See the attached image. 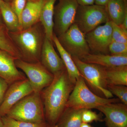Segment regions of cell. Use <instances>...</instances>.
I'll return each instance as SVG.
<instances>
[{
    "label": "cell",
    "instance_id": "cell-1",
    "mask_svg": "<svg viewBox=\"0 0 127 127\" xmlns=\"http://www.w3.org/2000/svg\"><path fill=\"white\" fill-rule=\"evenodd\" d=\"M51 83L40 92L46 121L55 125L65 109L75 83L70 79L66 69L56 73Z\"/></svg>",
    "mask_w": 127,
    "mask_h": 127
},
{
    "label": "cell",
    "instance_id": "cell-2",
    "mask_svg": "<svg viewBox=\"0 0 127 127\" xmlns=\"http://www.w3.org/2000/svg\"><path fill=\"white\" fill-rule=\"evenodd\" d=\"M9 32L20 53L21 60L31 63L40 62L46 37L44 27L40 22L26 30Z\"/></svg>",
    "mask_w": 127,
    "mask_h": 127
},
{
    "label": "cell",
    "instance_id": "cell-3",
    "mask_svg": "<svg viewBox=\"0 0 127 127\" xmlns=\"http://www.w3.org/2000/svg\"><path fill=\"white\" fill-rule=\"evenodd\" d=\"M5 116L27 122H47L40 93L33 92L23 98L11 108Z\"/></svg>",
    "mask_w": 127,
    "mask_h": 127
},
{
    "label": "cell",
    "instance_id": "cell-4",
    "mask_svg": "<svg viewBox=\"0 0 127 127\" xmlns=\"http://www.w3.org/2000/svg\"><path fill=\"white\" fill-rule=\"evenodd\" d=\"M120 101L118 98H104L98 96L89 89L81 76L77 80L71 93L66 108L77 109L96 108L102 105Z\"/></svg>",
    "mask_w": 127,
    "mask_h": 127
},
{
    "label": "cell",
    "instance_id": "cell-5",
    "mask_svg": "<svg viewBox=\"0 0 127 127\" xmlns=\"http://www.w3.org/2000/svg\"><path fill=\"white\" fill-rule=\"evenodd\" d=\"M72 57L82 76L95 92L103 95L106 98L113 97V95L107 89L105 67L84 62L77 58Z\"/></svg>",
    "mask_w": 127,
    "mask_h": 127
},
{
    "label": "cell",
    "instance_id": "cell-6",
    "mask_svg": "<svg viewBox=\"0 0 127 127\" xmlns=\"http://www.w3.org/2000/svg\"><path fill=\"white\" fill-rule=\"evenodd\" d=\"M110 21L106 6L94 4L78 6L74 24L85 35Z\"/></svg>",
    "mask_w": 127,
    "mask_h": 127
},
{
    "label": "cell",
    "instance_id": "cell-7",
    "mask_svg": "<svg viewBox=\"0 0 127 127\" xmlns=\"http://www.w3.org/2000/svg\"><path fill=\"white\" fill-rule=\"evenodd\" d=\"M15 64L27 76L34 92L40 93L52 82L54 76L40 62H28L16 59Z\"/></svg>",
    "mask_w": 127,
    "mask_h": 127
},
{
    "label": "cell",
    "instance_id": "cell-8",
    "mask_svg": "<svg viewBox=\"0 0 127 127\" xmlns=\"http://www.w3.org/2000/svg\"><path fill=\"white\" fill-rule=\"evenodd\" d=\"M57 37L62 46L72 57L81 60L91 53L85 34L74 23L64 33Z\"/></svg>",
    "mask_w": 127,
    "mask_h": 127
},
{
    "label": "cell",
    "instance_id": "cell-9",
    "mask_svg": "<svg viewBox=\"0 0 127 127\" xmlns=\"http://www.w3.org/2000/svg\"><path fill=\"white\" fill-rule=\"evenodd\" d=\"M76 0H58L55 6L53 33L59 36L74 24L78 7Z\"/></svg>",
    "mask_w": 127,
    "mask_h": 127
},
{
    "label": "cell",
    "instance_id": "cell-10",
    "mask_svg": "<svg viewBox=\"0 0 127 127\" xmlns=\"http://www.w3.org/2000/svg\"><path fill=\"white\" fill-rule=\"evenodd\" d=\"M112 22L111 21L99 26L85 35L91 51L94 53L107 54L112 41Z\"/></svg>",
    "mask_w": 127,
    "mask_h": 127
},
{
    "label": "cell",
    "instance_id": "cell-11",
    "mask_svg": "<svg viewBox=\"0 0 127 127\" xmlns=\"http://www.w3.org/2000/svg\"><path fill=\"white\" fill-rule=\"evenodd\" d=\"M33 92L27 78L10 84L0 105V116H5L15 104Z\"/></svg>",
    "mask_w": 127,
    "mask_h": 127
},
{
    "label": "cell",
    "instance_id": "cell-12",
    "mask_svg": "<svg viewBox=\"0 0 127 127\" xmlns=\"http://www.w3.org/2000/svg\"><path fill=\"white\" fill-rule=\"evenodd\" d=\"M127 106L118 102L111 103L96 109L104 114L107 127H127Z\"/></svg>",
    "mask_w": 127,
    "mask_h": 127
},
{
    "label": "cell",
    "instance_id": "cell-13",
    "mask_svg": "<svg viewBox=\"0 0 127 127\" xmlns=\"http://www.w3.org/2000/svg\"><path fill=\"white\" fill-rule=\"evenodd\" d=\"M40 62L53 75L66 68L61 58L55 51L53 42L46 37L42 49Z\"/></svg>",
    "mask_w": 127,
    "mask_h": 127
},
{
    "label": "cell",
    "instance_id": "cell-14",
    "mask_svg": "<svg viewBox=\"0 0 127 127\" xmlns=\"http://www.w3.org/2000/svg\"><path fill=\"white\" fill-rule=\"evenodd\" d=\"M16 59L7 52L0 49V77L5 80L9 85L27 78L16 66Z\"/></svg>",
    "mask_w": 127,
    "mask_h": 127
},
{
    "label": "cell",
    "instance_id": "cell-15",
    "mask_svg": "<svg viewBox=\"0 0 127 127\" xmlns=\"http://www.w3.org/2000/svg\"><path fill=\"white\" fill-rule=\"evenodd\" d=\"M81 60L84 62L96 64L106 68L127 66V55L90 53Z\"/></svg>",
    "mask_w": 127,
    "mask_h": 127
},
{
    "label": "cell",
    "instance_id": "cell-16",
    "mask_svg": "<svg viewBox=\"0 0 127 127\" xmlns=\"http://www.w3.org/2000/svg\"><path fill=\"white\" fill-rule=\"evenodd\" d=\"M43 0L28 1L21 16V30L27 29L40 22Z\"/></svg>",
    "mask_w": 127,
    "mask_h": 127
},
{
    "label": "cell",
    "instance_id": "cell-17",
    "mask_svg": "<svg viewBox=\"0 0 127 127\" xmlns=\"http://www.w3.org/2000/svg\"><path fill=\"white\" fill-rule=\"evenodd\" d=\"M57 0H43L41 9L40 21L43 25L46 37L52 41L53 35V16Z\"/></svg>",
    "mask_w": 127,
    "mask_h": 127
},
{
    "label": "cell",
    "instance_id": "cell-18",
    "mask_svg": "<svg viewBox=\"0 0 127 127\" xmlns=\"http://www.w3.org/2000/svg\"><path fill=\"white\" fill-rule=\"evenodd\" d=\"M52 41L53 44L55 45L63 62L68 76L73 82L76 83L77 80L81 75L75 65L72 57L62 46L58 39L57 37L54 33Z\"/></svg>",
    "mask_w": 127,
    "mask_h": 127
},
{
    "label": "cell",
    "instance_id": "cell-19",
    "mask_svg": "<svg viewBox=\"0 0 127 127\" xmlns=\"http://www.w3.org/2000/svg\"><path fill=\"white\" fill-rule=\"evenodd\" d=\"M105 6L110 20L121 25L127 14V0H109Z\"/></svg>",
    "mask_w": 127,
    "mask_h": 127
},
{
    "label": "cell",
    "instance_id": "cell-20",
    "mask_svg": "<svg viewBox=\"0 0 127 127\" xmlns=\"http://www.w3.org/2000/svg\"><path fill=\"white\" fill-rule=\"evenodd\" d=\"M0 10L4 24L9 32H14L21 30L19 18L12 8L10 3L1 0L0 4Z\"/></svg>",
    "mask_w": 127,
    "mask_h": 127
},
{
    "label": "cell",
    "instance_id": "cell-21",
    "mask_svg": "<svg viewBox=\"0 0 127 127\" xmlns=\"http://www.w3.org/2000/svg\"><path fill=\"white\" fill-rule=\"evenodd\" d=\"M84 109L66 108L55 127H80L82 122V114Z\"/></svg>",
    "mask_w": 127,
    "mask_h": 127
},
{
    "label": "cell",
    "instance_id": "cell-22",
    "mask_svg": "<svg viewBox=\"0 0 127 127\" xmlns=\"http://www.w3.org/2000/svg\"><path fill=\"white\" fill-rule=\"evenodd\" d=\"M105 77L107 86L108 85L127 86V66L106 68Z\"/></svg>",
    "mask_w": 127,
    "mask_h": 127
},
{
    "label": "cell",
    "instance_id": "cell-23",
    "mask_svg": "<svg viewBox=\"0 0 127 127\" xmlns=\"http://www.w3.org/2000/svg\"><path fill=\"white\" fill-rule=\"evenodd\" d=\"M0 49L7 52L17 59L21 56L10 36L9 31L5 25L0 27Z\"/></svg>",
    "mask_w": 127,
    "mask_h": 127
},
{
    "label": "cell",
    "instance_id": "cell-24",
    "mask_svg": "<svg viewBox=\"0 0 127 127\" xmlns=\"http://www.w3.org/2000/svg\"><path fill=\"white\" fill-rule=\"evenodd\" d=\"M4 127H48L47 122L35 123L15 120L6 116L1 117Z\"/></svg>",
    "mask_w": 127,
    "mask_h": 127
},
{
    "label": "cell",
    "instance_id": "cell-25",
    "mask_svg": "<svg viewBox=\"0 0 127 127\" xmlns=\"http://www.w3.org/2000/svg\"><path fill=\"white\" fill-rule=\"evenodd\" d=\"M112 41L127 43V31L112 22Z\"/></svg>",
    "mask_w": 127,
    "mask_h": 127
},
{
    "label": "cell",
    "instance_id": "cell-26",
    "mask_svg": "<svg viewBox=\"0 0 127 127\" xmlns=\"http://www.w3.org/2000/svg\"><path fill=\"white\" fill-rule=\"evenodd\" d=\"M107 89L113 95L118 97L123 104L127 105V87L122 85H108Z\"/></svg>",
    "mask_w": 127,
    "mask_h": 127
},
{
    "label": "cell",
    "instance_id": "cell-27",
    "mask_svg": "<svg viewBox=\"0 0 127 127\" xmlns=\"http://www.w3.org/2000/svg\"><path fill=\"white\" fill-rule=\"evenodd\" d=\"M108 51L111 55L118 56L127 55V43L112 41L109 44Z\"/></svg>",
    "mask_w": 127,
    "mask_h": 127
},
{
    "label": "cell",
    "instance_id": "cell-28",
    "mask_svg": "<svg viewBox=\"0 0 127 127\" xmlns=\"http://www.w3.org/2000/svg\"><path fill=\"white\" fill-rule=\"evenodd\" d=\"M82 122L89 123L95 122L102 121L101 116L96 113L91 111L90 109H85L83 112L82 116Z\"/></svg>",
    "mask_w": 127,
    "mask_h": 127
},
{
    "label": "cell",
    "instance_id": "cell-29",
    "mask_svg": "<svg viewBox=\"0 0 127 127\" xmlns=\"http://www.w3.org/2000/svg\"><path fill=\"white\" fill-rule=\"evenodd\" d=\"M28 1V0H12L10 3L12 8L18 16L21 24L22 13L26 6Z\"/></svg>",
    "mask_w": 127,
    "mask_h": 127
},
{
    "label": "cell",
    "instance_id": "cell-30",
    "mask_svg": "<svg viewBox=\"0 0 127 127\" xmlns=\"http://www.w3.org/2000/svg\"><path fill=\"white\" fill-rule=\"evenodd\" d=\"M9 84L5 80L0 77V105L2 103Z\"/></svg>",
    "mask_w": 127,
    "mask_h": 127
},
{
    "label": "cell",
    "instance_id": "cell-31",
    "mask_svg": "<svg viewBox=\"0 0 127 127\" xmlns=\"http://www.w3.org/2000/svg\"><path fill=\"white\" fill-rule=\"evenodd\" d=\"M79 5L87 6L94 4L95 0H76Z\"/></svg>",
    "mask_w": 127,
    "mask_h": 127
},
{
    "label": "cell",
    "instance_id": "cell-32",
    "mask_svg": "<svg viewBox=\"0 0 127 127\" xmlns=\"http://www.w3.org/2000/svg\"><path fill=\"white\" fill-rule=\"evenodd\" d=\"M109 0H95V4L100 6H105L109 1Z\"/></svg>",
    "mask_w": 127,
    "mask_h": 127
},
{
    "label": "cell",
    "instance_id": "cell-33",
    "mask_svg": "<svg viewBox=\"0 0 127 127\" xmlns=\"http://www.w3.org/2000/svg\"><path fill=\"white\" fill-rule=\"evenodd\" d=\"M5 25L4 24V21H3V19H2V15H1V12L0 10V27Z\"/></svg>",
    "mask_w": 127,
    "mask_h": 127
},
{
    "label": "cell",
    "instance_id": "cell-34",
    "mask_svg": "<svg viewBox=\"0 0 127 127\" xmlns=\"http://www.w3.org/2000/svg\"><path fill=\"white\" fill-rule=\"evenodd\" d=\"M80 127H92L88 123L82 122Z\"/></svg>",
    "mask_w": 127,
    "mask_h": 127
},
{
    "label": "cell",
    "instance_id": "cell-35",
    "mask_svg": "<svg viewBox=\"0 0 127 127\" xmlns=\"http://www.w3.org/2000/svg\"><path fill=\"white\" fill-rule=\"evenodd\" d=\"M0 127H4L1 117L0 116Z\"/></svg>",
    "mask_w": 127,
    "mask_h": 127
},
{
    "label": "cell",
    "instance_id": "cell-36",
    "mask_svg": "<svg viewBox=\"0 0 127 127\" xmlns=\"http://www.w3.org/2000/svg\"><path fill=\"white\" fill-rule=\"evenodd\" d=\"M3 0L5 2L10 3L11 2L12 0Z\"/></svg>",
    "mask_w": 127,
    "mask_h": 127
},
{
    "label": "cell",
    "instance_id": "cell-37",
    "mask_svg": "<svg viewBox=\"0 0 127 127\" xmlns=\"http://www.w3.org/2000/svg\"><path fill=\"white\" fill-rule=\"evenodd\" d=\"M48 127H55V125H49Z\"/></svg>",
    "mask_w": 127,
    "mask_h": 127
},
{
    "label": "cell",
    "instance_id": "cell-38",
    "mask_svg": "<svg viewBox=\"0 0 127 127\" xmlns=\"http://www.w3.org/2000/svg\"><path fill=\"white\" fill-rule=\"evenodd\" d=\"M37 0H28V1H36Z\"/></svg>",
    "mask_w": 127,
    "mask_h": 127
},
{
    "label": "cell",
    "instance_id": "cell-39",
    "mask_svg": "<svg viewBox=\"0 0 127 127\" xmlns=\"http://www.w3.org/2000/svg\"><path fill=\"white\" fill-rule=\"evenodd\" d=\"M1 1V0H0V4Z\"/></svg>",
    "mask_w": 127,
    "mask_h": 127
}]
</instances>
